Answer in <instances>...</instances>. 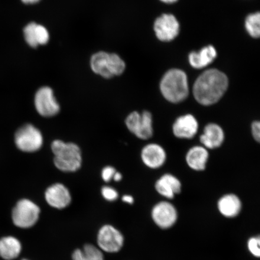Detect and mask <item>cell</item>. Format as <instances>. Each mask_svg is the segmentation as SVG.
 <instances>
[{"instance_id": "cell-1", "label": "cell", "mask_w": 260, "mask_h": 260, "mask_svg": "<svg viewBox=\"0 0 260 260\" xmlns=\"http://www.w3.org/2000/svg\"><path fill=\"white\" fill-rule=\"evenodd\" d=\"M229 87L226 75L216 69L205 71L195 81L193 92L197 102L210 106L219 102Z\"/></svg>"}, {"instance_id": "cell-2", "label": "cell", "mask_w": 260, "mask_h": 260, "mask_svg": "<svg viewBox=\"0 0 260 260\" xmlns=\"http://www.w3.org/2000/svg\"><path fill=\"white\" fill-rule=\"evenodd\" d=\"M160 90L162 96L168 102L172 103L183 102L189 92L186 74L178 69L168 71L161 80Z\"/></svg>"}, {"instance_id": "cell-3", "label": "cell", "mask_w": 260, "mask_h": 260, "mask_svg": "<svg viewBox=\"0 0 260 260\" xmlns=\"http://www.w3.org/2000/svg\"><path fill=\"white\" fill-rule=\"evenodd\" d=\"M54 154L56 167L63 172H71L79 170L82 164L81 152L79 146L73 143H64L56 140L51 144Z\"/></svg>"}, {"instance_id": "cell-4", "label": "cell", "mask_w": 260, "mask_h": 260, "mask_svg": "<svg viewBox=\"0 0 260 260\" xmlns=\"http://www.w3.org/2000/svg\"><path fill=\"white\" fill-rule=\"evenodd\" d=\"M90 67L95 74L105 79H111L123 73L125 64L118 55L101 51L91 57Z\"/></svg>"}, {"instance_id": "cell-5", "label": "cell", "mask_w": 260, "mask_h": 260, "mask_svg": "<svg viewBox=\"0 0 260 260\" xmlns=\"http://www.w3.org/2000/svg\"><path fill=\"white\" fill-rule=\"evenodd\" d=\"M40 208L27 199L19 201L12 210V219L14 225L21 229H30L40 219Z\"/></svg>"}, {"instance_id": "cell-6", "label": "cell", "mask_w": 260, "mask_h": 260, "mask_svg": "<svg viewBox=\"0 0 260 260\" xmlns=\"http://www.w3.org/2000/svg\"><path fill=\"white\" fill-rule=\"evenodd\" d=\"M15 142L21 151L32 152L40 150L43 144V137L40 129L27 123L16 132Z\"/></svg>"}, {"instance_id": "cell-7", "label": "cell", "mask_w": 260, "mask_h": 260, "mask_svg": "<svg viewBox=\"0 0 260 260\" xmlns=\"http://www.w3.org/2000/svg\"><path fill=\"white\" fill-rule=\"evenodd\" d=\"M125 123L129 131L139 139L146 140L153 135L152 116L149 112H133L126 118Z\"/></svg>"}, {"instance_id": "cell-8", "label": "cell", "mask_w": 260, "mask_h": 260, "mask_svg": "<svg viewBox=\"0 0 260 260\" xmlns=\"http://www.w3.org/2000/svg\"><path fill=\"white\" fill-rule=\"evenodd\" d=\"M123 242L124 239L121 233L112 225H104L98 233V245L100 249L106 252H119L122 248Z\"/></svg>"}, {"instance_id": "cell-9", "label": "cell", "mask_w": 260, "mask_h": 260, "mask_svg": "<svg viewBox=\"0 0 260 260\" xmlns=\"http://www.w3.org/2000/svg\"><path fill=\"white\" fill-rule=\"evenodd\" d=\"M35 105L38 113L44 117L54 116L60 111V106L50 87H42L37 91Z\"/></svg>"}, {"instance_id": "cell-10", "label": "cell", "mask_w": 260, "mask_h": 260, "mask_svg": "<svg viewBox=\"0 0 260 260\" xmlns=\"http://www.w3.org/2000/svg\"><path fill=\"white\" fill-rule=\"evenodd\" d=\"M178 22L175 16L165 14L157 19L154 24V30L159 40L168 42L176 38L179 32Z\"/></svg>"}, {"instance_id": "cell-11", "label": "cell", "mask_w": 260, "mask_h": 260, "mask_svg": "<svg viewBox=\"0 0 260 260\" xmlns=\"http://www.w3.org/2000/svg\"><path fill=\"white\" fill-rule=\"evenodd\" d=\"M154 222L162 229H167L174 225L177 219V212L174 206L168 202L157 204L152 211Z\"/></svg>"}, {"instance_id": "cell-12", "label": "cell", "mask_w": 260, "mask_h": 260, "mask_svg": "<svg viewBox=\"0 0 260 260\" xmlns=\"http://www.w3.org/2000/svg\"><path fill=\"white\" fill-rule=\"evenodd\" d=\"M45 198L51 207L57 209H63L71 203L69 190L60 183L54 184L49 187L45 191Z\"/></svg>"}, {"instance_id": "cell-13", "label": "cell", "mask_w": 260, "mask_h": 260, "mask_svg": "<svg viewBox=\"0 0 260 260\" xmlns=\"http://www.w3.org/2000/svg\"><path fill=\"white\" fill-rule=\"evenodd\" d=\"M198 122L193 115L180 116L173 125V133L176 137L181 139H191L196 135Z\"/></svg>"}, {"instance_id": "cell-14", "label": "cell", "mask_w": 260, "mask_h": 260, "mask_svg": "<svg viewBox=\"0 0 260 260\" xmlns=\"http://www.w3.org/2000/svg\"><path fill=\"white\" fill-rule=\"evenodd\" d=\"M141 157L142 161L148 167L157 169L165 164L167 154L161 146L151 144L145 146L142 149Z\"/></svg>"}, {"instance_id": "cell-15", "label": "cell", "mask_w": 260, "mask_h": 260, "mask_svg": "<svg viewBox=\"0 0 260 260\" xmlns=\"http://www.w3.org/2000/svg\"><path fill=\"white\" fill-rule=\"evenodd\" d=\"M24 38L27 43L32 48L48 43L50 35L44 26L31 22L24 29Z\"/></svg>"}, {"instance_id": "cell-16", "label": "cell", "mask_w": 260, "mask_h": 260, "mask_svg": "<svg viewBox=\"0 0 260 260\" xmlns=\"http://www.w3.org/2000/svg\"><path fill=\"white\" fill-rule=\"evenodd\" d=\"M224 141V133L222 128L216 123H209L206 126L200 141L206 148L215 149L222 145Z\"/></svg>"}, {"instance_id": "cell-17", "label": "cell", "mask_w": 260, "mask_h": 260, "mask_svg": "<svg viewBox=\"0 0 260 260\" xmlns=\"http://www.w3.org/2000/svg\"><path fill=\"white\" fill-rule=\"evenodd\" d=\"M155 188L162 196L171 199L175 194L180 193L181 184L174 175L165 174L157 181Z\"/></svg>"}, {"instance_id": "cell-18", "label": "cell", "mask_w": 260, "mask_h": 260, "mask_svg": "<svg viewBox=\"0 0 260 260\" xmlns=\"http://www.w3.org/2000/svg\"><path fill=\"white\" fill-rule=\"evenodd\" d=\"M209 158V152L203 146H194L191 148L186 155L187 164L192 170L198 171L206 169Z\"/></svg>"}, {"instance_id": "cell-19", "label": "cell", "mask_w": 260, "mask_h": 260, "mask_svg": "<svg viewBox=\"0 0 260 260\" xmlns=\"http://www.w3.org/2000/svg\"><path fill=\"white\" fill-rule=\"evenodd\" d=\"M22 245L14 237L7 236L0 239V256L5 260H12L20 254Z\"/></svg>"}, {"instance_id": "cell-20", "label": "cell", "mask_w": 260, "mask_h": 260, "mask_svg": "<svg viewBox=\"0 0 260 260\" xmlns=\"http://www.w3.org/2000/svg\"><path fill=\"white\" fill-rule=\"evenodd\" d=\"M218 209L224 216L236 217L241 211V201L235 194H226L221 198L219 201Z\"/></svg>"}, {"instance_id": "cell-21", "label": "cell", "mask_w": 260, "mask_h": 260, "mask_svg": "<svg viewBox=\"0 0 260 260\" xmlns=\"http://www.w3.org/2000/svg\"><path fill=\"white\" fill-rule=\"evenodd\" d=\"M217 52L213 46H208L202 49L198 53L193 52L189 55V62L191 66L201 69L208 66L215 59Z\"/></svg>"}, {"instance_id": "cell-22", "label": "cell", "mask_w": 260, "mask_h": 260, "mask_svg": "<svg viewBox=\"0 0 260 260\" xmlns=\"http://www.w3.org/2000/svg\"><path fill=\"white\" fill-rule=\"evenodd\" d=\"M73 260H105L101 249L91 244H86L82 249L75 250Z\"/></svg>"}, {"instance_id": "cell-23", "label": "cell", "mask_w": 260, "mask_h": 260, "mask_svg": "<svg viewBox=\"0 0 260 260\" xmlns=\"http://www.w3.org/2000/svg\"><path fill=\"white\" fill-rule=\"evenodd\" d=\"M247 31L252 37L258 38L260 35V15L259 13L249 15L245 22Z\"/></svg>"}, {"instance_id": "cell-24", "label": "cell", "mask_w": 260, "mask_h": 260, "mask_svg": "<svg viewBox=\"0 0 260 260\" xmlns=\"http://www.w3.org/2000/svg\"><path fill=\"white\" fill-rule=\"evenodd\" d=\"M259 244V237H252V238L249 239L248 243L249 251L256 257H259L260 256Z\"/></svg>"}, {"instance_id": "cell-25", "label": "cell", "mask_w": 260, "mask_h": 260, "mask_svg": "<svg viewBox=\"0 0 260 260\" xmlns=\"http://www.w3.org/2000/svg\"><path fill=\"white\" fill-rule=\"evenodd\" d=\"M102 193L104 198L108 201H114L118 199V193L113 188L105 186L102 190Z\"/></svg>"}, {"instance_id": "cell-26", "label": "cell", "mask_w": 260, "mask_h": 260, "mask_svg": "<svg viewBox=\"0 0 260 260\" xmlns=\"http://www.w3.org/2000/svg\"><path fill=\"white\" fill-rule=\"evenodd\" d=\"M116 172L115 168L111 167H107L104 168L102 171L103 180L106 182H109L111 180Z\"/></svg>"}, {"instance_id": "cell-27", "label": "cell", "mask_w": 260, "mask_h": 260, "mask_svg": "<svg viewBox=\"0 0 260 260\" xmlns=\"http://www.w3.org/2000/svg\"><path fill=\"white\" fill-rule=\"evenodd\" d=\"M252 133L253 138H254L256 142H259L260 123L259 121H255L252 123Z\"/></svg>"}, {"instance_id": "cell-28", "label": "cell", "mask_w": 260, "mask_h": 260, "mask_svg": "<svg viewBox=\"0 0 260 260\" xmlns=\"http://www.w3.org/2000/svg\"><path fill=\"white\" fill-rule=\"evenodd\" d=\"M122 201L123 202L129 204H132L133 202H134V199H133V198L130 196V195H124V196L122 197Z\"/></svg>"}, {"instance_id": "cell-29", "label": "cell", "mask_w": 260, "mask_h": 260, "mask_svg": "<svg viewBox=\"0 0 260 260\" xmlns=\"http://www.w3.org/2000/svg\"><path fill=\"white\" fill-rule=\"evenodd\" d=\"M122 175L121 174H120L119 172H115V175H114V176L113 178L114 179V180L115 181H119L121 180L122 179Z\"/></svg>"}, {"instance_id": "cell-30", "label": "cell", "mask_w": 260, "mask_h": 260, "mask_svg": "<svg viewBox=\"0 0 260 260\" xmlns=\"http://www.w3.org/2000/svg\"><path fill=\"white\" fill-rule=\"evenodd\" d=\"M21 1L25 4H35V3L40 2L41 0H21Z\"/></svg>"}, {"instance_id": "cell-31", "label": "cell", "mask_w": 260, "mask_h": 260, "mask_svg": "<svg viewBox=\"0 0 260 260\" xmlns=\"http://www.w3.org/2000/svg\"><path fill=\"white\" fill-rule=\"evenodd\" d=\"M161 1L166 3H173L177 2V0H161Z\"/></svg>"}, {"instance_id": "cell-32", "label": "cell", "mask_w": 260, "mask_h": 260, "mask_svg": "<svg viewBox=\"0 0 260 260\" xmlns=\"http://www.w3.org/2000/svg\"><path fill=\"white\" fill-rule=\"evenodd\" d=\"M22 260H28V259H22Z\"/></svg>"}]
</instances>
